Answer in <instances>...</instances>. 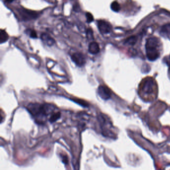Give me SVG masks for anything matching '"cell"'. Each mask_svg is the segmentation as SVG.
<instances>
[{"label": "cell", "mask_w": 170, "mask_h": 170, "mask_svg": "<svg viewBox=\"0 0 170 170\" xmlns=\"http://www.w3.org/2000/svg\"><path fill=\"white\" fill-rule=\"evenodd\" d=\"M98 30L102 34H107L110 33L112 30V26L108 22L104 20H99L97 21Z\"/></svg>", "instance_id": "obj_6"}, {"label": "cell", "mask_w": 170, "mask_h": 170, "mask_svg": "<svg viewBox=\"0 0 170 170\" xmlns=\"http://www.w3.org/2000/svg\"><path fill=\"white\" fill-rule=\"evenodd\" d=\"M41 39L45 45L51 46L55 43V41L51 36L47 33H43L41 36Z\"/></svg>", "instance_id": "obj_8"}, {"label": "cell", "mask_w": 170, "mask_h": 170, "mask_svg": "<svg viewBox=\"0 0 170 170\" xmlns=\"http://www.w3.org/2000/svg\"><path fill=\"white\" fill-rule=\"evenodd\" d=\"M86 36H87L88 39L93 38L92 30L90 29V28H88V29L87 30V32H86Z\"/></svg>", "instance_id": "obj_15"}, {"label": "cell", "mask_w": 170, "mask_h": 170, "mask_svg": "<svg viewBox=\"0 0 170 170\" xmlns=\"http://www.w3.org/2000/svg\"><path fill=\"white\" fill-rule=\"evenodd\" d=\"M27 109L36 122L39 124L49 121L50 118L58 111L56 106L49 103H31L27 106Z\"/></svg>", "instance_id": "obj_1"}, {"label": "cell", "mask_w": 170, "mask_h": 170, "mask_svg": "<svg viewBox=\"0 0 170 170\" xmlns=\"http://www.w3.org/2000/svg\"><path fill=\"white\" fill-rule=\"evenodd\" d=\"M9 39V35L5 30H1L0 32V43H4Z\"/></svg>", "instance_id": "obj_11"}, {"label": "cell", "mask_w": 170, "mask_h": 170, "mask_svg": "<svg viewBox=\"0 0 170 170\" xmlns=\"http://www.w3.org/2000/svg\"><path fill=\"white\" fill-rule=\"evenodd\" d=\"M21 14L22 15V18H23L25 20H31L36 18V14L35 13H32L31 12H29L28 10L23 9L22 11H20Z\"/></svg>", "instance_id": "obj_10"}, {"label": "cell", "mask_w": 170, "mask_h": 170, "mask_svg": "<svg viewBox=\"0 0 170 170\" xmlns=\"http://www.w3.org/2000/svg\"><path fill=\"white\" fill-rule=\"evenodd\" d=\"M146 51L148 60L154 61L157 60L160 56V52L158 48L159 47L158 38L153 37L148 38L146 43Z\"/></svg>", "instance_id": "obj_2"}, {"label": "cell", "mask_w": 170, "mask_h": 170, "mask_svg": "<svg viewBox=\"0 0 170 170\" xmlns=\"http://www.w3.org/2000/svg\"><path fill=\"white\" fill-rule=\"evenodd\" d=\"M98 119L99 120L101 128L102 131V134L106 137L113 138L114 137V133L111 128H112V125L111 122L110 121L108 118L104 114H99Z\"/></svg>", "instance_id": "obj_3"}, {"label": "cell", "mask_w": 170, "mask_h": 170, "mask_svg": "<svg viewBox=\"0 0 170 170\" xmlns=\"http://www.w3.org/2000/svg\"><path fill=\"white\" fill-rule=\"evenodd\" d=\"M156 88V83L154 80L152 78H147L144 82L142 83L141 90L142 94L148 96L154 93Z\"/></svg>", "instance_id": "obj_4"}, {"label": "cell", "mask_w": 170, "mask_h": 170, "mask_svg": "<svg viewBox=\"0 0 170 170\" xmlns=\"http://www.w3.org/2000/svg\"><path fill=\"white\" fill-rule=\"evenodd\" d=\"M100 48L97 42L92 41L88 46V52L92 55H96L99 53Z\"/></svg>", "instance_id": "obj_9"}, {"label": "cell", "mask_w": 170, "mask_h": 170, "mask_svg": "<svg viewBox=\"0 0 170 170\" xmlns=\"http://www.w3.org/2000/svg\"><path fill=\"white\" fill-rule=\"evenodd\" d=\"M136 41V40L135 39V38H133V37H132V38H129L128 41H127V42L129 44H134L135 42Z\"/></svg>", "instance_id": "obj_17"}, {"label": "cell", "mask_w": 170, "mask_h": 170, "mask_svg": "<svg viewBox=\"0 0 170 170\" xmlns=\"http://www.w3.org/2000/svg\"><path fill=\"white\" fill-rule=\"evenodd\" d=\"M72 61L78 67L84 66L86 63V58L83 53L80 52L73 53L70 55Z\"/></svg>", "instance_id": "obj_5"}, {"label": "cell", "mask_w": 170, "mask_h": 170, "mask_svg": "<svg viewBox=\"0 0 170 170\" xmlns=\"http://www.w3.org/2000/svg\"><path fill=\"white\" fill-rule=\"evenodd\" d=\"M97 93L99 97L104 100L110 99L111 92L109 88L104 85H100L98 88Z\"/></svg>", "instance_id": "obj_7"}, {"label": "cell", "mask_w": 170, "mask_h": 170, "mask_svg": "<svg viewBox=\"0 0 170 170\" xmlns=\"http://www.w3.org/2000/svg\"><path fill=\"white\" fill-rule=\"evenodd\" d=\"M86 18L87 20V22L88 23H90L94 21V18L93 17V15L89 12L86 13Z\"/></svg>", "instance_id": "obj_14"}, {"label": "cell", "mask_w": 170, "mask_h": 170, "mask_svg": "<svg viewBox=\"0 0 170 170\" xmlns=\"http://www.w3.org/2000/svg\"><path fill=\"white\" fill-rule=\"evenodd\" d=\"M29 35L31 38H37V35L36 32L34 30H30V31H28Z\"/></svg>", "instance_id": "obj_16"}, {"label": "cell", "mask_w": 170, "mask_h": 170, "mask_svg": "<svg viewBox=\"0 0 170 170\" xmlns=\"http://www.w3.org/2000/svg\"><path fill=\"white\" fill-rule=\"evenodd\" d=\"M161 31L163 33L170 35V23H168L162 26Z\"/></svg>", "instance_id": "obj_12"}, {"label": "cell", "mask_w": 170, "mask_h": 170, "mask_svg": "<svg viewBox=\"0 0 170 170\" xmlns=\"http://www.w3.org/2000/svg\"><path fill=\"white\" fill-rule=\"evenodd\" d=\"M111 9L115 12H118L120 10V6L117 2H113L111 5Z\"/></svg>", "instance_id": "obj_13"}]
</instances>
